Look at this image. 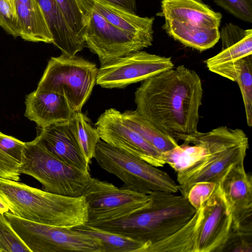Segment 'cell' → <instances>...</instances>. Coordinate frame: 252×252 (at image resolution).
Wrapping results in <instances>:
<instances>
[{
    "instance_id": "6da1fadb",
    "label": "cell",
    "mask_w": 252,
    "mask_h": 252,
    "mask_svg": "<svg viewBox=\"0 0 252 252\" xmlns=\"http://www.w3.org/2000/svg\"><path fill=\"white\" fill-rule=\"evenodd\" d=\"M201 79L184 65L144 80L135 93L137 112L176 141L197 130L202 104Z\"/></svg>"
},
{
    "instance_id": "7a4b0ae2",
    "label": "cell",
    "mask_w": 252,
    "mask_h": 252,
    "mask_svg": "<svg viewBox=\"0 0 252 252\" xmlns=\"http://www.w3.org/2000/svg\"><path fill=\"white\" fill-rule=\"evenodd\" d=\"M0 197L12 214L34 222L73 228L88 220V206L84 195L57 194L0 178Z\"/></svg>"
},
{
    "instance_id": "3957f363",
    "label": "cell",
    "mask_w": 252,
    "mask_h": 252,
    "mask_svg": "<svg viewBox=\"0 0 252 252\" xmlns=\"http://www.w3.org/2000/svg\"><path fill=\"white\" fill-rule=\"evenodd\" d=\"M149 195L150 205L139 212L114 221L88 224L150 244L177 231L196 212L182 195L164 191H155Z\"/></svg>"
},
{
    "instance_id": "277c9868",
    "label": "cell",
    "mask_w": 252,
    "mask_h": 252,
    "mask_svg": "<svg viewBox=\"0 0 252 252\" xmlns=\"http://www.w3.org/2000/svg\"><path fill=\"white\" fill-rule=\"evenodd\" d=\"M187 137L201 146L202 154L194 163L177 172L178 191L186 198L195 183H219L233 165L244 162L249 146V139L243 130L226 126L207 132L197 131Z\"/></svg>"
},
{
    "instance_id": "5b68a950",
    "label": "cell",
    "mask_w": 252,
    "mask_h": 252,
    "mask_svg": "<svg viewBox=\"0 0 252 252\" xmlns=\"http://www.w3.org/2000/svg\"><path fill=\"white\" fill-rule=\"evenodd\" d=\"M162 28L184 45L203 51L220 39L222 15L201 0H162Z\"/></svg>"
},
{
    "instance_id": "8992f818",
    "label": "cell",
    "mask_w": 252,
    "mask_h": 252,
    "mask_svg": "<svg viewBox=\"0 0 252 252\" xmlns=\"http://www.w3.org/2000/svg\"><path fill=\"white\" fill-rule=\"evenodd\" d=\"M19 170L21 174L39 182L43 190L71 197L84 195L94 179L89 172L70 165L53 154L37 136L25 142Z\"/></svg>"
},
{
    "instance_id": "52a82bcc",
    "label": "cell",
    "mask_w": 252,
    "mask_h": 252,
    "mask_svg": "<svg viewBox=\"0 0 252 252\" xmlns=\"http://www.w3.org/2000/svg\"><path fill=\"white\" fill-rule=\"evenodd\" d=\"M94 158L99 167L139 192L150 194L155 191H178V185L166 172L101 139Z\"/></svg>"
},
{
    "instance_id": "ba28073f",
    "label": "cell",
    "mask_w": 252,
    "mask_h": 252,
    "mask_svg": "<svg viewBox=\"0 0 252 252\" xmlns=\"http://www.w3.org/2000/svg\"><path fill=\"white\" fill-rule=\"evenodd\" d=\"M97 70L94 63L82 57L62 53L50 58L36 90L63 95L75 112L81 111L96 83Z\"/></svg>"
},
{
    "instance_id": "9c48e42d",
    "label": "cell",
    "mask_w": 252,
    "mask_h": 252,
    "mask_svg": "<svg viewBox=\"0 0 252 252\" xmlns=\"http://www.w3.org/2000/svg\"><path fill=\"white\" fill-rule=\"evenodd\" d=\"M31 252H103L99 240L73 228L40 223L4 214Z\"/></svg>"
},
{
    "instance_id": "30bf717a",
    "label": "cell",
    "mask_w": 252,
    "mask_h": 252,
    "mask_svg": "<svg viewBox=\"0 0 252 252\" xmlns=\"http://www.w3.org/2000/svg\"><path fill=\"white\" fill-rule=\"evenodd\" d=\"M84 196L88 206V224L126 218L146 209L151 202L149 194L94 178Z\"/></svg>"
},
{
    "instance_id": "8fae6325",
    "label": "cell",
    "mask_w": 252,
    "mask_h": 252,
    "mask_svg": "<svg viewBox=\"0 0 252 252\" xmlns=\"http://www.w3.org/2000/svg\"><path fill=\"white\" fill-rule=\"evenodd\" d=\"M77 4L82 14L85 44L97 55L101 65L152 45L114 26L91 8Z\"/></svg>"
},
{
    "instance_id": "7c38bea8",
    "label": "cell",
    "mask_w": 252,
    "mask_h": 252,
    "mask_svg": "<svg viewBox=\"0 0 252 252\" xmlns=\"http://www.w3.org/2000/svg\"><path fill=\"white\" fill-rule=\"evenodd\" d=\"M173 67L170 58L138 51L101 64L96 83L104 88H123Z\"/></svg>"
},
{
    "instance_id": "4fadbf2b",
    "label": "cell",
    "mask_w": 252,
    "mask_h": 252,
    "mask_svg": "<svg viewBox=\"0 0 252 252\" xmlns=\"http://www.w3.org/2000/svg\"><path fill=\"white\" fill-rule=\"evenodd\" d=\"M101 140L158 167L165 164L158 152L124 120L122 112L106 110L95 124Z\"/></svg>"
},
{
    "instance_id": "5bb4252c",
    "label": "cell",
    "mask_w": 252,
    "mask_h": 252,
    "mask_svg": "<svg viewBox=\"0 0 252 252\" xmlns=\"http://www.w3.org/2000/svg\"><path fill=\"white\" fill-rule=\"evenodd\" d=\"M232 218L220 183L203 204L195 252H221L230 234Z\"/></svg>"
},
{
    "instance_id": "9a60e30c",
    "label": "cell",
    "mask_w": 252,
    "mask_h": 252,
    "mask_svg": "<svg viewBox=\"0 0 252 252\" xmlns=\"http://www.w3.org/2000/svg\"><path fill=\"white\" fill-rule=\"evenodd\" d=\"M244 162L233 165L219 183L232 216L231 230L252 228V179Z\"/></svg>"
},
{
    "instance_id": "2e32d148",
    "label": "cell",
    "mask_w": 252,
    "mask_h": 252,
    "mask_svg": "<svg viewBox=\"0 0 252 252\" xmlns=\"http://www.w3.org/2000/svg\"><path fill=\"white\" fill-rule=\"evenodd\" d=\"M37 136L55 156L84 171L89 172L87 163L80 149L75 133L74 118L37 128Z\"/></svg>"
},
{
    "instance_id": "e0dca14e",
    "label": "cell",
    "mask_w": 252,
    "mask_h": 252,
    "mask_svg": "<svg viewBox=\"0 0 252 252\" xmlns=\"http://www.w3.org/2000/svg\"><path fill=\"white\" fill-rule=\"evenodd\" d=\"M24 116L43 127L55 123L71 121L75 112L65 96L53 92L36 90L26 96Z\"/></svg>"
},
{
    "instance_id": "ac0fdd59",
    "label": "cell",
    "mask_w": 252,
    "mask_h": 252,
    "mask_svg": "<svg viewBox=\"0 0 252 252\" xmlns=\"http://www.w3.org/2000/svg\"><path fill=\"white\" fill-rule=\"evenodd\" d=\"M94 10L117 28L152 44L154 17H142L121 7L100 0H76Z\"/></svg>"
},
{
    "instance_id": "d6986e66",
    "label": "cell",
    "mask_w": 252,
    "mask_h": 252,
    "mask_svg": "<svg viewBox=\"0 0 252 252\" xmlns=\"http://www.w3.org/2000/svg\"><path fill=\"white\" fill-rule=\"evenodd\" d=\"M222 49L207 59V68L231 63L252 55V30H244L232 23L225 24L220 32Z\"/></svg>"
},
{
    "instance_id": "ffe728a7",
    "label": "cell",
    "mask_w": 252,
    "mask_h": 252,
    "mask_svg": "<svg viewBox=\"0 0 252 252\" xmlns=\"http://www.w3.org/2000/svg\"><path fill=\"white\" fill-rule=\"evenodd\" d=\"M36 0L52 33L53 44L63 54L71 56L76 55L85 46V42L69 28L56 0Z\"/></svg>"
},
{
    "instance_id": "44dd1931",
    "label": "cell",
    "mask_w": 252,
    "mask_h": 252,
    "mask_svg": "<svg viewBox=\"0 0 252 252\" xmlns=\"http://www.w3.org/2000/svg\"><path fill=\"white\" fill-rule=\"evenodd\" d=\"M203 210V205L182 227L165 238L148 244L144 252H195Z\"/></svg>"
},
{
    "instance_id": "7402d4cb",
    "label": "cell",
    "mask_w": 252,
    "mask_h": 252,
    "mask_svg": "<svg viewBox=\"0 0 252 252\" xmlns=\"http://www.w3.org/2000/svg\"><path fill=\"white\" fill-rule=\"evenodd\" d=\"M236 82L240 88L245 106L247 125L252 126V56L209 69Z\"/></svg>"
},
{
    "instance_id": "603a6c76",
    "label": "cell",
    "mask_w": 252,
    "mask_h": 252,
    "mask_svg": "<svg viewBox=\"0 0 252 252\" xmlns=\"http://www.w3.org/2000/svg\"><path fill=\"white\" fill-rule=\"evenodd\" d=\"M16 13L25 40L53 43V38L43 12L38 4L28 6L16 2Z\"/></svg>"
},
{
    "instance_id": "cb8c5ba5",
    "label": "cell",
    "mask_w": 252,
    "mask_h": 252,
    "mask_svg": "<svg viewBox=\"0 0 252 252\" xmlns=\"http://www.w3.org/2000/svg\"><path fill=\"white\" fill-rule=\"evenodd\" d=\"M122 114L125 122L160 153H165L179 145L174 138L152 125L136 110H127Z\"/></svg>"
},
{
    "instance_id": "d4e9b609",
    "label": "cell",
    "mask_w": 252,
    "mask_h": 252,
    "mask_svg": "<svg viewBox=\"0 0 252 252\" xmlns=\"http://www.w3.org/2000/svg\"><path fill=\"white\" fill-rule=\"evenodd\" d=\"M73 229L98 239L101 244L103 252H144L148 245L147 243L87 223Z\"/></svg>"
},
{
    "instance_id": "484cf974",
    "label": "cell",
    "mask_w": 252,
    "mask_h": 252,
    "mask_svg": "<svg viewBox=\"0 0 252 252\" xmlns=\"http://www.w3.org/2000/svg\"><path fill=\"white\" fill-rule=\"evenodd\" d=\"M74 121L77 140L85 160L90 165L94 158L96 145L101 139L98 130L81 111L75 112Z\"/></svg>"
},
{
    "instance_id": "4316f807",
    "label": "cell",
    "mask_w": 252,
    "mask_h": 252,
    "mask_svg": "<svg viewBox=\"0 0 252 252\" xmlns=\"http://www.w3.org/2000/svg\"><path fill=\"white\" fill-rule=\"evenodd\" d=\"M25 143L9 144L0 142V178L20 180L19 168Z\"/></svg>"
},
{
    "instance_id": "83f0119b",
    "label": "cell",
    "mask_w": 252,
    "mask_h": 252,
    "mask_svg": "<svg viewBox=\"0 0 252 252\" xmlns=\"http://www.w3.org/2000/svg\"><path fill=\"white\" fill-rule=\"evenodd\" d=\"M0 252H31L13 229L5 215L1 213Z\"/></svg>"
},
{
    "instance_id": "f1b7e54d",
    "label": "cell",
    "mask_w": 252,
    "mask_h": 252,
    "mask_svg": "<svg viewBox=\"0 0 252 252\" xmlns=\"http://www.w3.org/2000/svg\"><path fill=\"white\" fill-rule=\"evenodd\" d=\"M55 0L69 28L76 34L84 40L85 30L82 14L76 0Z\"/></svg>"
},
{
    "instance_id": "f546056e",
    "label": "cell",
    "mask_w": 252,
    "mask_h": 252,
    "mask_svg": "<svg viewBox=\"0 0 252 252\" xmlns=\"http://www.w3.org/2000/svg\"><path fill=\"white\" fill-rule=\"evenodd\" d=\"M252 229L231 230L221 252H251Z\"/></svg>"
},
{
    "instance_id": "4dcf8cb0",
    "label": "cell",
    "mask_w": 252,
    "mask_h": 252,
    "mask_svg": "<svg viewBox=\"0 0 252 252\" xmlns=\"http://www.w3.org/2000/svg\"><path fill=\"white\" fill-rule=\"evenodd\" d=\"M218 184L210 181L195 183L189 188L186 198L196 211L211 197Z\"/></svg>"
},
{
    "instance_id": "1f68e13d",
    "label": "cell",
    "mask_w": 252,
    "mask_h": 252,
    "mask_svg": "<svg viewBox=\"0 0 252 252\" xmlns=\"http://www.w3.org/2000/svg\"><path fill=\"white\" fill-rule=\"evenodd\" d=\"M213 0L235 17L248 23H252V0Z\"/></svg>"
},
{
    "instance_id": "d6a6232c",
    "label": "cell",
    "mask_w": 252,
    "mask_h": 252,
    "mask_svg": "<svg viewBox=\"0 0 252 252\" xmlns=\"http://www.w3.org/2000/svg\"><path fill=\"white\" fill-rule=\"evenodd\" d=\"M0 24L8 33L14 37L20 36L21 30L17 16L7 0H0Z\"/></svg>"
},
{
    "instance_id": "836d02e7",
    "label": "cell",
    "mask_w": 252,
    "mask_h": 252,
    "mask_svg": "<svg viewBox=\"0 0 252 252\" xmlns=\"http://www.w3.org/2000/svg\"><path fill=\"white\" fill-rule=\"evenodd\" d=\"M121 7L131 12L135 13V0H100Z\"/></svg>"
},
{
    "instance_id": "e575fe53",
    "label": "cell",
    "mask_w": 252,
    "mask_h": 252,
    "mask_svg": "<svg viewBox=\"0 0 252 252\" xmlns=\"http://www.w3.org/2000/svg\"><path fill=\"white\" fill-rule=\"evenodd\" d=\"M15 2L28 6H35L38 4L36 0H15Z\"/></svg>"
},
{
    "instance_id": "d590c367",
    "label": "cell",
    "mask_w": 252,
    "mask_h": 252,
    "mask_svg": "<svg viewBox=\"0 0 252 252\" xmlns=\"http://www.w3.org/2000/svg\"><path fill=\"white\" fill-rule=\"evenodd\" d=\"M9 211V208L7 204L0 197V213L4 214Z\"/></svg>"
},
{
    "instance_id": "8d00e7d4",
    "label": "cell",
    "mask_w": 252,
    "mask_h": 252,
    "mask_svg": "<svg viewBox=\"0 0 252 252\" xmlns=\"http://www.w3.org/2000/svg\"><path fill=\"white\" fill-rule=\"evenodd\" d=\"M7 1L9 3V4H10V6H11L13 11H14V12L16 14V5H15L16 2H15V0H7Z\"/></svg>"
},
{
    "instance_id": "74e56055",
    "label": "cell",
    "mask_w": 252,
    "mask_h": 252,
    "mask_svg": "<svg viewBox=\"0 0 252 252\" xmlns=\"http://www.w3.org/2000/svg\"></svg>"
}]
</instances>
